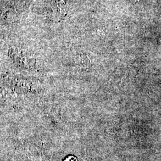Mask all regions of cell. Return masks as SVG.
<instances>
[{
    "label": "cell",
    "mask_w": 161,
    "mask_h": 161,
    "mask_svg": "<svg viewBox=\"0 0 161 161\" xmlns=\"http://www.w3.org/2000/svg\"><path fill=\"white\" fill-rule=\"evenodd\" d=\"M76 161V158L74 157V156H69L68 158H67L65 159V161Z\"/></svg>",
    "instance_id": "cell-1"
}]
</instances>
